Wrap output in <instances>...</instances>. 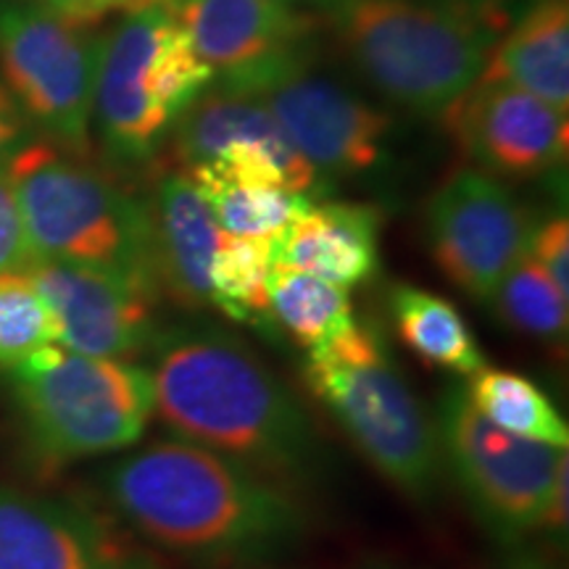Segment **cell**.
<instances>
[{
  "instance_id": "cell-1",
  "label": "cell",
  "mask_w": 569,
  "mask_h": 569,
  "mask_svg": "<svg viewBox=\"0 0 569 569\" xmlns=\"http://www.w3.org/2000/svg\"><path fill=\"white\" fill-rule=\"evenodd\" d=\"M103 490L134 532L184 559L259 561L306 532V511L288 488L180 438L119 459Z\"/></svg>"
},
{
  "instance_id": "cell-2",
  "label": "cell",
  "mask_w": 569,
  "mask_h": 569,
  "mask_svg": "<svg viewBox=\"0 0 569 569\" xmlns=\"http://www.w3.org/2000/svg\"><path fill=\"white\" fill-rule=\"evenodd\" d=\"M153 396L174 438L280 482L309 480L322 446L301 401L238 338L213 327L156 332Z\"/></svg>"
},
{
  "instance_id": "cell-3",
  "label": "cell",
  "mask_w": 569,
  "mask_h": 569,
  "mask_svg": "<svg viewBox=\"0 0 569 569\" xmlns=\"http://www.w3.org/2000/svg\"><path fill=\"white\" fill-rule=\"evenodd\" d=\"M303 375L369 467L409 501H436L446 472L438 427L375 325L353 322L309 351Z\"/></svg>"
},
{
  "instance_id": "cell-4",
  "label": "cell",
  "mask_w": 569,
  "mask_h": 569,
  "mask_svg": "<svg viewBox=\"0 0 569 569\" xmlns=\"http://www.w3.org/2000/svg\"><path fill=\"white\" fill-rule=\"evenodd\" d=\"M336 27L359 74L419 117H443L480 80L498 42L440 0H340Z\"/></svg>"
},
{
  "instance_id": "cell-5",
  "label": "cell",
  "mask_w": 569,
  "mask_h": 569,
  "mask_svg": "<svg viewBox=\"0 0 569 569\" xmlns=\"http://www.w3.org/2000/svg\"><path fill=\"white\" fill-rule=\"evenodd\" d=\"M6 163L34 261L111 269L159 290L146 203L51 146H21Z\"/></svg>"
},
{
  "instance_id": "cell-6",
  "label": "cell",
  "mask_w": 569,
  "mask_h": 569,
  "mask_svg": "<svg viewBox=\"0 0 569 569\" xmlns=\"http://www.w3.org/2000/svg\"><path fill=\"white\" fill-rule=\"evenodd\" d=\"M9 375L27 440L48 465L130 448L156 411L151 369L132 361L96 359L53 343Z\"/></svg>"
},
{
  "instance_id": "cell-7",
  "label": "cell",
  "mask_w": 569,
  "mask_h": 569,
  "mask_svg": "<svg viewBox=\"0 0 569 569\" xmlns=\"http://www.w3.org/2000/svg\"><path fill=\"white\" fill-rule=\"evenodd\" d=\"M211 80L174 11H127L98 59L92 117L106 148L124 161L153 156Z\"/></svg>"
},
{
  "instance_id": "cell-8",
  "label": "cell",
  "mask_w": 569,
  "mask_h": 569,
  "mask_svg": "<svg viewBox=\"0 0 569 569\" xmlns=\"http://www.w3.org/2000/svg\"><path fill=\"white\" fill-rule=\"evenodd\" d=\"M438 440L443 467L475 515L507 546L540 530L565 448L525 440L488 422L461 386L438 401Z\"/></svg>"
},
{
  "instance_id": "cell-9",
  "label": "cell",
  "mask_w": 569,
  "mask_h": 569,
  "mask_svg": "<svg viewBox=\"0 0 569 569\" xmlns=\"http://www.w3.org/2000/svg\"><path fill=\"white\" fill-rule=\"evenodd\" d=\"M103 38L46 3H0V69L21 109L63 146L88 148Z\"/></svg>"
},
{
  "instance_id": "cell-10",
  "label": "cell",
  "mask_w": 569,
  "mask_h": 569,
  "mask_svg": "<svg viewBox=\"0 0 569 569\" xmlns=\"http://www.w3.org/2000/svg\"><path fill=\"white\" fill-rule=\"evenodd\" d=\"M232 92L259 98L317 174L351 177L380 161L390 119L340 82L309 71L306 56Z\"/></svg>"
},
{
  "instance_id": "cell-11",
  "label": "cell",
  "mask_w": 569,
  "mask_h": 569,
  "mask_svg": "<svg viewBox=\"0 0 569 569\" xmlns=\"http://www.w3.org/2000/svg\"><path fill=\"white\" fill-rule=\"evenodd\" d=\"M530 219L496 177L480 169L453 174L432 196L425 234L432 261L475 301H490L503 274L528 253Z\"/></svg>"
},
{
  "instance_id": "cell-12",
  "label": "cell",
  "mask_w": 569,
  "mask_h": 569,
  "mask_svg": "<svg viewBox=\"0 0 569 569\" xmlns=\"http://www.w3.org/2000/svg\"><path fill=\"white\" fill-rule=\"evenodd\" d=\"M59 327V346L96 359H122L153 346L159 290L101 267L34 261L24 272Z\"/></svg>"
},
{
  "instance_id": "cell-13",
  "label": "cell",
  "mask_w": 569,
  "mask_h": 569,
  "mask_svg": "<svg viewBox=\"0 0 569 569\" xmlns=\"http://www.w3.org/2000/svg\"><path fill=\"white\" fill-rule=\"evenodd\" d=\"M469 161L486 174L530 180L567 161V111L503 80H478L443 113Z\"/></svg>"
},
{
  "instance_id": "cell-14",
  "label": "cell",
  "mask_w": 569,
  "mask_h": 569,
  "mask_svg": "<svg viewBox=\"0 0 569 569\" xmlns=\"http://www.w3.org/2000/svg\"><path fill=\"white\" fill-rule=\"evenodd\" d=\"M174 17L219 88L230 90L301 59L311 42V21L277 0H184Z\"/></svg>"
},
{
  "instance_id": "cell-15",
  "label": "cell",
  "mask_w": 569,
  "mask_h": 569,
  "mask_svg": "<svg viewBox=\"0 0 569 569\" xmlns=\"http://www.w3.org/2000/svg\"><path fill=\"white\" fill-rule=\"evenodd\" d=\"M0 569H156L101 517L0 488Z\"/></svg>"
},
{
  "instance_id": "cell-16",
  "label": "cell",
  "mask_w": 569,
  "mask_h": 569,
  "mask_svg": "<svg viewBox=\"0 0 569 569\" xmlns=\"http://www.w3.org/2000/svg\"><path fill=\"white\" fill-rule=\"evenodd\" d=\"M174 151L184 169L213 159H259L269 163L298 196L315 188L319 174L290 146L277 119L259 98L209 84L177 119Z\"/></svg>"
},
{
  "instance_id": "cell-17",
  "label": "cell",
  "mask_w": 569,
  "mask_h": 569,
  "mask_svg": "<svg viewBox=\"0 0 569 569\" xmlns=\"http://www.w3.org/2000/svg\"><path fill=\"white\" fill-rule=\"evenodd\" d=\"M153 269L161 296L182 309L211 306V259L222 232L188 174H167L156 182L151 203Z\"/></svg>"
},
{
  "instance_id": "cell-18",
  "label": "cell",
  "mask_w": 569,
  "mask_h": 569,
  "mask_svg": "<svg viewBox=\"0 0 569 569\" xmlns=\"http://www.w3.org/2000/svg\"><path fill=\"white\" fill-rule=\"evenodd\" d=\"M380 213L367 203H306L274 238V264L322 277L338 288L367 282L380 264Z\"/></svg>"
},
{
  "instance_id": "cell-19",
  "label": "cell",
  "mask_w": 569,
  "mask_h": 569,
  "mask_svg": "<svg viewBox=\"0 0 569 569\" xmlns=\"http://www.w3.org/2000/svg\"><path fill=\"white\" fill-rule=\"evenodd\" d=\"M209 206L219 230L251 238H277L309 203L280 174L256 159H213L184 169Z\"/></svg>"
},
{
  "instance_id": "cell-20",
  "label": "cell",
  "mask_w": 569,
  "mask_h": 569,
  "mask_svg": "<svg viewBox=\"0 0 569 569\" xmlns=\"http://www.w3.org/2000/svg\"><path fill=\"white\" fill-rule=\"evenodd\" d=\"M480 80H503L553 109L569 106V0H530L517 24L496 42Z\"/></svg>"
},
{
  "instance_id": "cell-21",
  "label": "cell",
  "mask_w": 569,
  "mask_h": 569,
  "mask_svg": "<svg viewBox=\"0 0 569 569\" xmlns=\"http://www.w3.org/2000/svg\"><path fill=\"white\" fill-rule=\"evenodd\" d=\"M398 338L425 365L472 377L486 365V353L461 311L446 298L415 284H396L388 293Z\"/></svg>"
},
{
  "instance_id": "cell-22",
  "label": "cell",
  "mask_w": 569,
  "mask_h": 569,
  "mask_svg": "<svg viewBox=\"0 0 569 569\" xmlns=\"http://www.w3.org/2000/svg\"><path fill=\"white\" fill-rule=\"evenodd\" d=\"M269 306L274 322L309 351L330 343L356 322L346 288L288 264L272 267Z\"/></svg>"
},
{
  "instance_id": "cell-23",
  "label": "cell",
  "mask_w": 569,
  "mask_h": 569,
  "mask_svg": "<svg viewBox=\"0 0 569 569\" xmlns=\"http://www.w3.org/2000/svg\"><path fill=\"white\" fill-rule=\"evenodd\" d=\"M274 267V238L222 232L211 259V306L240 325L272 330L269 277Z\"/></svg>"
},
{
  "instance_id": "cell-24",
  "label": "cell",
  "mask_w": 569,
  "mask_h": 569,
  "mask_svg": "<svg viewBox=\"0 0 569 569\" xmlns=\"http://www.w3.org/2000/svg\"><path fill=\"white\" fill-rule=\"evenodd\" d=\"M472 407L511 436L553 448H569V427L549 396L530 377L509 369H488L469 377L465 388Z\"/></svg>"
},
{
  "instance_id": "cell-25",
  "label": "cell",
  "mask_w": 569,
  "mask_h": 569,
  "mask_svg": "<svg viewBox=\"0 0 569 569\" xmlns=\"http://www.w3.org/2000/svg\"><path fill=\"white\" fill-rule=\"evenodd\" d=\"M569 298L549 280V274L528 253L503 274L490 296L498 319L515 332L540 343L565 348L569 327Z\"/></svg>"
},
{
  "instance_id": "cell-26",
  "label": "cell",
  "mask_w": 569,
  "mask_h": 569,
  "mask_svg": "<svg viewBox=\"0 0 569 569\" xmlns=\"http://www.w3.org/2000/svg\"><path fill=\"white\" fill-rule=\"evenodd\" d=\"M53 343H59V327L30 277L0 274V369L11 372Z\"/></svg>"
},
{
  "instance_id": "cell-27",
  "label": "cell",
  "mask_w": 569,
  "mask_h": 569,
  "mask_svg": "<svg viewBox=\"0 0 569 569\" xmlns=\"http://www.w3.org/2000/svg\"><path fill=\"white\" fill-rule=\"evenodd\" d=\"M32 264L34 253L27 238L24 219H21L9 163H0V274L27 272Z\"/></svg>"
},
{
  "instance_id": "cell-28",
  "label": "cell",
  "mask_w": 569,
  "mask_h": 569,
  "mask_svg": "<svg viewBox=\"0 0 569 569\" xmlns=\"http://www.w3.org/2000/svg\"><path fill=\"white\" fill-rule=\"evenodd\" d=\"M528 256L549 274L559 293L569 298V222L565 213H553L532 227Z\"/></svg>"
},
{
  "instance_id": "cell-29",
  "label": "cell",
  "mask_w": 569,
  "mask_h": 569,
  "mask_svg": "<svg viewBox=\"0 0 569 569\" xmlns=\"http://www.w3.org/2000/svg\"><path fill=\"white\" fill-rule=\"evenodd\" d=\"M27 134H30V117L13 98L9 84L0 82V163L27 146Z\"/></svg>"
},
{
  "instance_id": "cell-30",
  "label": "cell",
  "mask_w": 569,
  "mask_h": 569,
  "mask_svg": "<svg viewBox=\"0 0 569 569\" xmlns=\"http://www.w3.org/2000/svg\"><path fill=\"white\" fill-rule=\"evenodd\" d=\"M440 3L451 6L453 11L465 13V17L480 21L490 32L501 34L509 24V9L515 0H440Z\"/></svg>"
},
{
  "instance_id": "cell-31",
  "label": "cell",
  "mask_w": 569,
  "mask_h": 569,
  "mask_svg": "<svg viewBox=\"0 0 569 569\" xmlns=\"http://www.w3.org/2000/svg\"><path fill=\"white\" fill-rule=\"evenodd\" d=\"M567 472H569V461L559 467L557 472V480H553V488H551V496L549 501H546V509H543V519H540V530L538 532H549L551 538H567V493H569V480H567Z\"/></svg>"
},
{
  "instance_id": "cell-32",
  "label": "cell",
  "mask_w": 569,
  "mask_h": 569,
  "mask_svg": "<svg viewBox=\"0 0 569 569\" xmlns=\"http://www.w3.org/2000/svg\"><path fill=\"white\" fill-rule=\"evenodd\" d=\"M46 6H51L53 11H59L61 17L71 21L90 24L92 19L103 17V13L124 9V0H46Z\"/></svg>"
},
{
  "instance_id": "cell-33",
  "label": "cell",
  "mask_w": 569,
  "mask_h": 569,
  "mask_svg": "<svg viewBox=\"0 0 569 569\" xmlns=\"http://www.w3.org/2000/svg\"><path fill=\"white\" fill-rule=\"evenodd\" d=\"M501 569H565L557 559L549 553H540L536 549H511V553L503 559Z\"/></svg>"
},
{
  "instance_id": "cell-34",
  "label": "cell",
  "mask_w": 569,
  "mask_h": 569,
  "mask_svg": "<svg viewBox=\"0 0 569 569\" xmlns=\"http://www.w3.org/2000/svg\"><path fill=\"white\" fill-rule=\"evenodd\" d=\"M184 0H124L122 11H140V9H169L174 11Z\"/></svg>"
},
{
  "instance_id": "cell-35",
  "label": "cell",
  "mask_w": 569,
  "mask_h": 569,
  "mask_svg": "<svg viewBox=\"0 0 569 569\" xmlns=\"http://www.w3.org/2000/svg\"><path fill=\"white\" fill-rule=\"evenodd\" d=\"M277 3L290 6V9H293V6H301V3H309V6H327V3H340V0H277Z\"/></svg>"
},
{
  "instance_id": "cell-36",
  "label": "cell",
  "mask_w": 569,
  "mask_h": 569,
  "mask_svg": "<svg viewBox=\"0 0 569 569\" xmlns=\"http://www.w3.org/2000/svg\"><path fill=\"white\" fill-rule=\"evenodd\" d=\"M365 569H401V567L390 565V561H369Z\"/></svg>"
}]
</instances>
